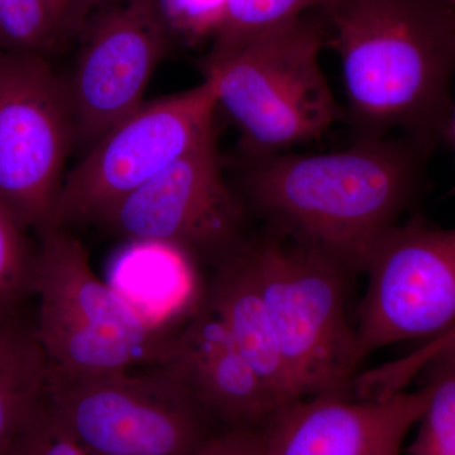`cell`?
I'll return each instance as SVG.
<instances>
[{"label": "cell", "mask_w": 455, "mask_h": 455, "mask_svg": "<svg viewBox=\"0 0 455 455\" xmlns=\"http://www.w3.org/2000/svg\"><path fill=\"white\" fill-rule=\"evenodd\" d=\"M49 367L35 328L17 314H0V455L44 398Z\"/></svg>", "instance_id": "2e32d148"}, {"label": "cell", "mask_w": 455, "mask_h": 455, "mask_svg": "<svg viewBox=\"0 0 455 455\" xmlns=\"http://www.w3.org/2000/svg\"><path fill=\"white\" fill-rule=\"evenodd\" d=\"M243 248L299 398L348 396L358 368L347 316L350 272L276 235Z\"/></svg>", "instance_id": "8992f818"}, {"label": "cell", "mask_w": 455, "mask_h": 455, "mask_svg": "<svg viewBox=\"0 0 455 455\" xmlns=\"http://www.w3.org/2000/svg\"><path fill=\"white\" fill-rule=\"evenodd\" d=\"M328 37L322 20L307 13L205 57L204 76L214 83L218 109L238 128L244 160L320 139L340 118L320 62Z\"/></svg>", "instance_id": "3957f363"}, {"label": "cell", "mask_w": 455, "mask_h": 455, "mask_svg": "<svg viewBox=\"0 0 455 455\" xmlns=\"http://www.w3.org/2000/svg\"><path fill=\"white\" fill-rule=\"evenodd\" d=\"M328 46L340 62L358 139L391 131L434 149L454 101L455 7L447 0H331Z\"/></svg>", "instance_id": "7a4b0ae2"}, {"label": "cell", "mask_w": 455, "mask_h": 455, "mask_svg": "<svg viewBox=\"0 0 455 455\" xmlns=\"http://www.w3.org/2000/svg\"><path fill=\"white\" fill-rule=\"evenodd\" d=\"M429 396L427 385L383 397L298 398L262 427L265 455H401Z\"/></svg>", "instance_id": "7c38bea8"}, {"label": "cell", "mask_w": 455, "mask_h": 455, "mask_svg": "<svg viewBox=\"0 0 455 455\" xmlns=\"http://www.w3.org/2000/svg\"><path fill=\"white\" fill-rule=\"evenodd\" d=\"M243 221V205L224 179L212 139L124 197L101 223L131 241L226 259L242 245Z\"/></svg>", "instance_id": "30bf717a"}, {"label": "cell", "mask_w": 455, "mask_h": 455, "mask_svg": "<svg viewBox=\"0 0 455 455\" xmlns=\"http://www.w3.org/2000/svg\"><path fill=\"white\" fill-rule=\"evenodd\" d=\"M29 232L0 200V314H17L33 295L38 245L32 244Z\"/></svg>", "instance_id": "d6986e66"}, {"label": "cell", "mask_w": 455, "mask_h": 455, "mask_svg": "<svg viewBox=\"0 0 455 455\" xmlns=\"http://www.w3.org/2000/svg\"><path fill=\"white\" fill-rule=\"evenodd\" d=\"M427 344L434 353L429 363L440 364L455 371V333L442 335Z\"/></svg>", "instance_id": "cb8c5ba5"}, {"label": "cell", "mask_w": 455, "mask_h": 455, "mask_svg": "<svg viewBox=\"0 0 455 455\" xmlns=\"http://www.w3.org/2000/svg\"><path fill=\"white\" fill-rule=\"evenodd\" d=\"M453 331V333H455V329H453V331Z\"/></svg>", "instance_id": "83f0119b"}, {"label": "cell", "mask_w": 455, "mask_h": 455, "mask_svg": "<svg viewBox=\"0 0 455 455\" xmlns=\"http://www.w3.org/2000/svg\"><path fill=\"white\" fill-rule=\"evenodd\" d=\"M74 145L66 80L46 56L0 52V200L37 236L52 226Z\"/></svg>", "instance_id": "ba28073f"}, {"label": "cell", "mask_w": 455, "mask_h": 455, "mask_svg": "<svg viewBox=\"0 0 455 455\" xmlns=\"http://www.w3.org/2000/svg\"><path fill=\"white\" fill-rule=\"evenodd\" d=\"M169 40L154 0H123L95 20L66 80L75 145L89 149L142 106Z\"/></svg>", "instance_id": "8fae6325"}, {"label": "cell", "mask_w": 455, "mask_h": 455, "mask_svg": "<svg viewBox=\"0 0 455 455\" xmlns=\"http://www.w3.org/2000/svg\"><path fill=\"white\" fill-rule=\"evenodd\" d=\"M193 455H265L262 429H232L212 435Z\"/></svg>", "instance_id": "603a6c76"}, {"label": "cell", "mask_w": 455, "mask_h": 455, "mask_svg": "<svg viewBox=\"0 0 455 455\" xmlns=\"http://www.w3.org/2000/svg\"><path fill=\"white\" fill-rule=\"evenodd\" d=\"M445 140H449V142H451V145L453 146L455 151V101L453 104V109H451V119H449Z\"/></svg>", "instance_id": "484cf974"}, {"label": "cell", "mask_w": 455, "mask_h": 455, "mask_svg": "<svg viewBox=\"0 0 455 455\" xmlns=\"http://www.w3.org/2000/svg\"><path fill=\"white\" fill-rule=\"evenodd\" d=\"M209 416L232 429H262L280 405L208 307L171 338L164 361Z\"/></svg>", "instance_id": "4fadbf2b"}, {"label": "cell", "mask_w": 455, "mask_h": 455, "mask_svg": "<svg viewBox=\"0 0 455 455\" xmlns=\"http://www.w3.org/2000/svg\"><path fill=\"white\" fill-rule=\"evenodd\" d=\"M243 245L221 262L206 307L226 325L242 355L283 407L298 400V392Z\"/></svg>", "instance_id": "5bb4252c"}, {"label": "cell", "mask_w": 455, "mask_h": 455, "mask_svg": "<svg viewBox=\"0 0 455 455\" xmlns=\"http://www.w3.org/2000/svg\"><path fill=\"white\" fill-rule=\"evenodd\" d=\"M4 455H86L46 398L36 407Z\"/></svg>", "instance_id": "7402d4cb"}, {"label": "cell", "mask_w": 455, "mask_h": 455, "mask_svg": "<svg viewBox=\"0 0 455 455\" xmlns=\"http://www.w3.org/2000/svg\"><path fill=\"white\" fill-rule=\"evenodd\" d=\"M433 367L430 396L406 455H455V371ZM427 364V366H429Z\"/></svg>", "instance_id": "ffe728a7"}, {"label": "cell", "mask_w": 455, "mask_h": 455, "mask_svg": "<svg viewBox=\"0 0 455 455\" xmlns=\"http://www.w3.org/2000/svg\"><path fill=\"white\" fill-rule=\"evenodd\" d=\"M66 31L51 0H0V52L47 57Z\"/></svg>", "instance_id": "e0dca14e"}, {"label": "cell", "mask_w": 455, "mask_h": 455, "mask_svg": "<svg viewBox=\"0 0 455 455\" xmlns=\"http://www.w3.org/2000/svg\"><path fill=\"white\" fill-rule=\"evenodd\" d=\"M59 16L64 20L66 25L70 26L74 20L73 0H51Z\"/></svg>", "instance_id": "d4e9b609"}, {"label": "cell", "mask_w": 455, "mask_h": 455, "mask_svg": "<svg viewBox=\"0 0 455 455\" xmlns=\"http://www.w3.org/2000/svg\"><path fill=\"white\" fill-rule=\"evenodd\" d=\"M331 0H228L223 22L208 55H220L260 33L298 20Z\"/></svg>", "instance_id": "ac0fdd59"}, {"label": "cell", "mask_w": 455, "mask_h": 455, "mask_svg": "<svg viewBox=\"0 0 455 455\" xmlns=\"http://www.w3.org/2000/svg\"><path fill=\"white\" fill-rule=\"evenodd\" d=\"M361 272L368 287L355 326L358 367L376 350L455 328V228L418 218L396 224L368 251Z\"/></svg>", "instance_id": "9c48e42d"}, {"label": "cell", "mask_w": 455, "mask_h": 455, "mask_svg": "<svg viewBox=\"0 0 455 455\" xmlns=\"http://www.w3.org/2000/svg\"><path fill=\"white\" fill-rule=\"evenodd\" d=\"M431 151L406 137H381L325 154L245 160L244 194L274 235L361 271L414 199Z\"/></svg>", "instance_id": "6da1fadb"}, {"label": "cell", "mask_w": 455, "mask_h": 455, "mask_svg": "<svg viewBox=\"0 0 455 455\" xmlns=\"http://www.w3.org/2000/svg\"><path fill=\"white\" fill-rule=\"evenodd\" d=\"M217 110L208 77L187 92L142 104L86 149L65 176L51 228L103 220L124 197L215 139Z\"/></svg>", "instance_id": "52a82bcc"}, {"label": "cell", "mask_w": 455, "mask_h": 455, "mask_svg": "<svg viewBox=\"0 0 455 455\" xmlns=\"http://www.w3.org/2000/svg\"><path fill=\"white\" fill-rule=\"evenodd\" d=\"M167 32L188 44L214 38L223 22L228 0H154Z\"/></svg>", "instance_id": "44dd1931"}, {"label": "cell", "mask_w": 455, "mask_h": 455, "mask_svg": "<svg viewBox=\"0 0 455 455\" xmlns=\"http://www.w3.org/2000/svg\"><path fill=\"white\" fill-rule=\"evenodd\" d=\"M447 2L451 3V4L455 7V0H447Z\"/></svg>", "instance_id": "4316f807"}, {"label": "cell", "mask_w": 455, "mask_h": 455, "mask_svg": "<svg viewBox=\"0 0 455 455\" xmlns=\"http://www.w3.org/2000/svg\"><path fill=\"white\" fill-rule=\"evenodd\" d=\"M38 239L35 333L51 366L99 373L164 363L173 333L147 324L101 281L68 229L51 228Z\"/></svg>", "instance_id": "277c9868"}, {"label": "cell", "mask_w": 455, "mask_h": 455, "mask_svg": "<svg viewBox=\"0 0 455 455\" xmlns=\"http://www.w3.org/2000/svg\"><path fill=\"white\" fill-rule=\"evenodd\" d=\"M74 373L49 367L44 398L86 455H193L211 416L164 364Z\"/></svg>", "instance_id": "5b68a950"}, {"label": "cell", "mask_w": 455, "mask_h": 455, "mask_svg": "<svg viewBox=\"0 0 455 455\" xmlns=\"http://www.w3.org/2000/svg\"><path fill=\"white\" fill-rule=\"evenodd\" d=\"M113 268L110 286L152 328L167 325L202 307L191 257L172 245L132 241Z\"/></svg>", "instance_id": "9a60e30c"}]
</instances>
